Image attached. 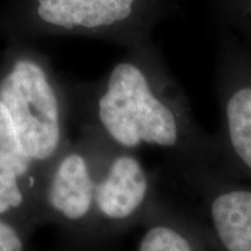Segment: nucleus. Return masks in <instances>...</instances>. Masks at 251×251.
I'll use <instances>...</instances> for the list:
<instances>
[{"instance_id":"6","label":"nucleus","mask_w":251,"mask_h":251,"mask_svg":"<svg viewBox=\"0 0 251 251\" xmlns=\"http://www.w3.org/2000/svg\"><path fill=\"white\" fill-rule=\"evenodd\" d=\"M161 201L155 177L138 152L109 144L95 191L97 237L144 225Z\"/></svg>"},{"instance_id":"11","label":"nucleus","mask_w":251,"mask_h":251,"mask_svg":"<svg viewBox=\"0 0 251 251\" xmlns=\"http://www.w3.org/2000/svg\"><path fill=\"white\" fill-rule=\"evenodd\" d=\"M0 251H24L21 236L3 219H0Z\"/></svg>"},{"instance_id":"2","label":"nucleus","mask_w":251,"mask_h":251,"mask_svg":"<svg viewBox=\"0 0 251 251\" xmlns=\"http://www.w3.org/2000/svg\"><path fill=\"white\" fill-rule=\"evenodd\" d=\"M0 103L23 152L36 166H49L70 141L69 91L41 59L23 54L0 78Z\"/></svg>"},{"instance_id":"4","label":"nucleus","mask_w":251,"mask_h":251,"mask_svg":"<svg viewBox=\"0 0 251 251\" xmlns=\"http://www.w3.org/2000/svg\"><path fill=\"white\" fill-rule=\"evenodd\" d=\"M215 87L218 171L251 183V49L229 32L219 41Z\"/></svg>"},{"instance_id":"8","label":"nucleus","mask_w":251,"mask_h":251,"mask_svg":"<svg viewBox=\"0 0 251 251\" xmlns=\"http://www.w3.org/2000/svg\"><path fill=\"white\" fill-rule=\"evenodd\" d=\"M143 226L137 251H214L204 225L163 200Z\"/></svg>"},{"instance_id":"12","label":"nucleus","mask_w":251,"mask_h":251,"mask_svg":"<svg viewBox=\"0 0 251 251\" xmlns=\"http://www.w3.org/2000/svg\"><path fill=\"white\" fill-rule=\"evenodd\" d=\"M78 251H81V250H78Z\"/></svg>"},{"instance_id":"10","label":"nucleus","mask_w":251,"mask_h":251,"mask_svg":"<svg viewBox=\"0 0 251 251\" xmlns=\"http://www.w3.org/2000/svg\"><path fill=\"white\" fill-rule=\"evenodd\" d=\"M216 14L233 32H229L251 49V0H209Z\"/></svg>"},{"instance_id":"7","label":"nucleus","mask_w":251,"mask_h":251,"mask_svg":"<svg viewBox=\"0 0 251 251\" xmlns=\"http://www.w3.org/2000/svg\"><path fill=\"white\" fill-rule=\"evenodd\" d=\"M202 201L214 251H251V183L215 168L177 173Z\"/></svg>"},{"instance_id":"1","label":"nucleus","mask_w":251,"mask_h":251,"mask_svg":"<svg viewBox=\"0 0 251 251\" xmlns=\"http://www.w3.org/2000/svg\"><path fill=\"white\" fill-rule=\"evenodd\" d=\"M69 97L78 131L122 150L162 151L176 173L218 169L214 134L198 125L153 39L126 49L97 80L74 82Z\"/></svg>"},{"instance_id":"5","label":"nucleus","mask_w":251,"mask_h":251,"mask_svg":"<svg viewBox=\"0 0 251 251\" xmlns=\"http://www.w3.org/2000/svg\"><path fill=\"white\" fill-rule=\"evenodd\" d=\"M109 144L78 131L48 166L42 198L53 218L78 240H97L95 191Z\"/></svg>"},{"instance_id":"9","label":"nucleus","mask_w":251,"mask_h":251,"mask_svg":"<svg viewBox=\"0 0 251 251\" xmlns=\"http://www.w3.org/2000/svg\"><path fill=\"white\" fill-rule=\"evenodd\" d=\"M35 168L20 148L9 116L0 103V216L25 205L27 191L35 184Z\"/></svg>"},{"instance_id":"3","label":"nucleus","mask_w":251,"mask_h":251,"mask_svg":"<svg viewBox=\"0 0 251 251\" xmlns=\"http://www.w3.org/2000/svg\"><path fill=\"white\" fill-rule=\"evenodd\" d=\"M179 0H28L27 20L36 29L85 36L123 46L143 45Z\"/></svg>"}]
</instances>
